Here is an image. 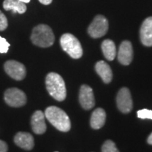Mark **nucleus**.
Instances as JSON below:
<instances>
[{
	"mask_svg": "<svg viewBox=\"0 0 152 152\" xmlns=\"http://www.w3.org/2000/svg\"><path fill=\"white\" fill-rule=\"evenodd\" d=\"M49 122L57 130L61 132H68L71 129V121L64 110L56 106H49L45 113Z\"/></svg>",
	"mask_w": 152,
	"mask_h": 152,
	"instance_id": "f257e3e1",
	"label": "nucleus"
},
{
	"mask_svg": "<svg viewBox=\"0 0 152 152\" xmlns=\"http://www.w3.org/2000/svg\"><path fill=\"white\" fill-rule=\"evenodd\" d=\"M46 87L49 94L58 102L65 100L66 88L65 82L60 75L56 73H49L46 77Z\"/></svg>",
	"mask_w": 152,
	"mask_h": 152,
	"instance_id": "f03ea898",
	"label": "nucleus"
},
{
	"mask_svg": "<svg viewBox=\"0 0 152 152\" xmlns=\"http://www.w3.org/2000/svg\"><path fill=\"white\" fill-rule=\"evenodd\" d=\"M30 39L35 45L45 48L51 47L54 44L55 37L49 26L40 24L33 28Z\"/></svg>",
	"mask_w": 152,
	"mask_h": 152,
	"instance_id": "7ed1b4c3",
	"label": "nucleus"
},
{
	"mask_svg": "<svg viewBox=\"0 0 152 152\" xmlns=\"http://www.w3.org/2000/svg\"><path fill=\"white\" fill-rule=\"evenodd\" d=\"M60 44L63 50L73 58L77 59L83 56V51L81 44L72 34H64L60 39Z\"/></svg>",
	"mask_w": 152,
	"mask_h": 152,
	"instance_id": "20e7f679",
	"label": "nucleus"
},
{
	"mask_svg": "<svg viewBox=\"0 0 152 152\" xmlns=\"http://www.w3.org/2000/svg\"><path fill=\"white\" fill-rule=\"evenodd\" d=\"M109 29L107 19L102 15H98L93 20L88 28V33L93 38L103 37Z\"/></svg>",
	"mask_w": 152,
	"mask_h": 152,
	"instance_id": "39448f33",
	"label": "nucleus"
},
{
	"mask_svg": "<svg viewBox=\"0 0 152 152\" xmlns=\"http://www.w3.org/2000/svg\"><path fill=\"white\" fill-rule=\"evenodd\" d=\"M6 103L11 107H20L27 102L26 95L18 88H9L4 92Z\"/></svg>",
	"mask_w": 152,
	"mask_h": 152,
	"instance_id": "423d86ee",
	"label": "nucleus"
},
{
	"mask_svg": "<svg viewBox=\"0 0 152 152\" xmlns=\"http://www.w3.org/2000/svg\"><path fill=\"white\" fill-rule=\"evenodd\" d=\"M4 67L6 73L16 80H22L26 77V67L21 63L14 60L7 61Z\"/></svg>",
	"mask_w": 152,
	"mask_h": 152,
	"instance_id": "0eeeda50",
	"label": "nucleus"
},
{
	"mask_svg": "<svg viewBox=\"0 0 152 152\" xmlns=\"http://www.w3.org/2000/svg\"><path fill=\"white\" fill-rule=\"evenodd\" d=\"M118 109L123 113H128L132 109V100L130 90L127 87H123L118 93L116 98Z\"/></svg>",
	"mask_w": 152,
	"mask_h": 152,
	"instance_id": "6e6552de",
	"label": "nucleus"
},
{
	"mask_svg": "<svg viewBox=\"0 0 152 152\" xmlns=\"http://www.w3.org/2000/svg\"><path fill=\"white\" fill-rule=\"evenodd\" d=\"M79 101L83 109L89 110L95 105L94 95L92 89L87 85H82L80 90Z\"/></svg>",
	"mask_w": 152,
	"mask_h": 152,
	"instance_id": "1a4fd4ad",
	"label": "nucleus"
},
{
	"mask_svg": "<svg viewBox=\"0 0 152 152\" xmlns=\"http://www.w3.org/2000/svg\"><path fill=\"white\" fill-rule=\"evenodd\" d=\"M133 58V49L132 44L128 40L123 41L120 45L118 59L121 64L128 66L132 62Z\"/></svg>",
	"mask_w": 152,
	"mask_h": 152,
	"instance_id": "9d476101",
	"label": "nucleus"
},
{
	"mask_svg": "<svg viewBox=\"0 0 152 152\" xmlns=\"http://www.w3.org/2000/svg\"><path fill=\"white\" fill-rule=\"evenodd\" d=\"M140 39L144 46L152 47V16L144 20L140 28Z\"/></svg>",
	"mask_w": 152,
	"mask_h": 152,
	"instance_id": "9b49d317",
	"label": "nucleus"
},
{
	"mask_svg": "<svg viewBox=\"0 0 152 152\" xmlns=\"http://www.w3.org/2000/svg\"><path fill=\"white\" fill-rule=\"evenodd\" d=\"M31 127L33 132L37 134L45 132L47 125L45 123V115L42 111H37L33 114L31 118Z\"/></svg>",
	"mask_w": 152,
	"mask_h": 152,
	"instance_id": "f8f14e48",
	"label": "nucleus"
},
{
	"mask_svg": "<svg viewBox=\"0 0 152 152\" xmlns=\"http://www.w3.org/2000/svg\"><path fill=\"white\" fill-rule=\"evenodd\" d=\"M14 142L19 147L26 150L33 149L35 145L33 135L26 132H19L17 133L14 137Z\"/></svg>",
	"mask_w": 152,
	"mask_h": 152,
	"instance_id": "ddd939ff",
	"label": "nucleus"
},
{
	"mask_svg": "<svg viewBox=\"0 0 152 152\" xmlns=\"http://www.w3.org/2000/svg\"><path fill=\"white\" fill-rule=\"evenodd\" d=\"M95 70L104 83H111L113 78V73L109 64L104 61H99L96 64Z\"/></svg>",
	"mask_w": 152,
	"mask_h": 152,
	"instance_id": "4468645a",
	"label": "nucleus"
},
{
	"mask_svg": "<svg viewBox=\"0 0 152 152\" xmlns=\"http://www.w3.org/2000/svg\"><path fill=\"white\" fill-rule=\"evenodd\" d=\"M106 112L102 108L95 109L91 115L90 125L93 129L97 130L104 126L106 122Z\"/></svg>",
	"mask_w": 152,
	"mask_h": 152,
	"instance_id": "2eb2a0df",
	"label": "nucleus"
},
{
	"mask_svg": "<svg viewBox=\"0 0 152 152\" xmlns=\"http://www.w3.org/2000/svg\"><path fill=\"white\" fill-rule=\"evenodd\" d=\"M3 7L6 11H14V13L24 14L27 10V7L25 3L18 0H4L3 3Z\"/></svg>",
	"mask_w": 152,
	"mask_h": 152,
	"instance_id": "dca6fc26",
	"label": "nucleus"
},
{
	"mask_svg": "<svg viewBox=\"0 0 152 152\" xmlns=\"http://www.w3.org/2000/svg\"><path fill=\"white\" fill-rule=\"evenodd\" d=\"M102 49L105 58L109 61H113L116 56V47L111 39H105L102 44Z\"/></svg>",
	"mask_w": 152,
	"mask_h": 152,
	"instance_id": "f3484780",
	"label": "nucleus"
},
{
	"mask_svg": "<svg viewBox=\"0 0 152 152\" xmlns=\"http://www.w3.org/2000/svg\"><path fill=\"white\" fill-rule=\"evenodd\" d=\"M102 152H119V151L113 141L107 140L102 145Z\"/></svg>",
	"mask_w": 152,
	"mask_h": 152,
	"instance_id": "a211bd4d",
	"label": "nucleus"
},
{
	"mask_svg": "<svg viewBox=\"0 0 152 152\" xmlns=\"http://www.w3.org/2000/svg\"><path fill=\"white\" fill-rule=\"evenodd\" d=\"M137 117L142 119H151L152 120V111L149 109H142L137 111Z\"/></svg>",
	"mask_w": 152,
	"mask_h": 152,
	"instance_id": "6ab92c4d",
	"label": "nucleus"
},
{
	"mask_svg": "<svg viewBox=\"0 0 152 152\" xmlns=\"http://www.w3.org/2000/svg\"><path fill=\"white\" fill-rule=\"evenodd\" d=\"M9 47H10V44L7 41V39L0 36V53L1 54L7 53Z\"/></svg>",
	"mask_w": 152,
	"mask_h": 152,
	"instance_id": "aec40b11",
	"label": "nucleus"
},
{
	"mask_svg": "<svg viewBox=\"0 0 152 152\" xmlns=\"http://www.w3.org/2000/svg\"><path fill=\"white\" fill-rule=\"evenodd\" d=\"M8 26V21L5 15L0 11V31H3L7 29Z\"/></svg>",
	"mask_w": 152,
	"mask_h": 152,
	"instance_id": "412c9836",
	"label": "nucleus"
},
{
	"mask_svg": "<svg viewBox=\"0 0 152 152\" xmlns=\"http://www.w3.org/2000/svg\"><path fill=\"white\" fill-rule=\"evenodd\" d=\"M8 146L5 142L0 140V152H7Z\"/></svg>",
	"mask_w": 152,
	"mask_h": 152,
	"instance_id": "4be33fe9",
	"label": "nucleus"
},
{
	"mask_svg": "<svg viewBox=\"0 0 152 152\" xmlns=\"http://www.w3.org/2000/svg\"><path fill=\"white\" fill-rule=\"evenodd\" d=\"M39 1L41 4H42L48 5V4H50L52 3V0H39Z\"/></svg>",
	"mask_w": 152,
	"mask_h": 152,
	"instance_id": "5701e85b",
	"label": "nucleus"
},
{
	"mask_svg": "<svg viewBox=\"0 0 152 152\" xmlns=\"http://www.w3.org/2000/svg\"><path fill=\"white\" fill-rule=\"evenodd\" d=\"M147 142L149 144H151V145H152V133L149 136V137H148Z\"/></svg>",
	"mask_w": 152,
	"mask_h": 152,
	"instance_id": "b1692460",
	"label": "nucleus"
},
{
	"mask_svg": "<svg viewBox=\"0 0 152 152\" xmlns=\"http://www.w3.org/2000/svg\"><path fill=\"white\" fill-rule=\"evenodd\" d=\"M18 1H21V2H23V3H29L30 1V0H18Z\"/></svg>",
	"mask_w": 152,
	"mask_h": 152,
	"instance_id": "393cba45",
	"label": "nucleus"
},
{
	"mask_svg": "<svg viewBox=\"0 0 152 152\" xmlns=\"http://www.w3.org/2000/svg\"><path fill=\"white\" fill-rule=\"evenodd\" d=\"M55 152H58V151H55Z\"/></svg>",
	"mask_w": 152,
	"mask_h": 152,
	"instance_id": "a878e982",
	"label": "nucleus"
}]
</instances>
